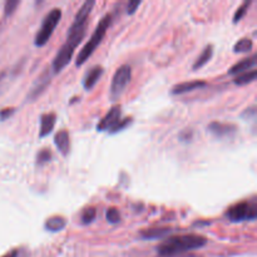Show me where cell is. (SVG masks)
Listing matches in <instances>:
<instances>
[{
    "instance_id": "cell-17",
    "label": "cell",
    "mask_w": 257,
    "mask_h": 257,
    "mask_svg": "<svg viewBox=\"0 0 257 257\" xmlns=\"http://www.w3.org/2000/svg\"><path fill=\"white\" fill-rule=\"evenodd\" d=\"M168 227H157V228H150V230H143L141 232V237L146 238V240H155V238H162L168 235L170 232Z\"/></svg>"
},
{
    "instance_id": "cell-22",
    "label": "cell",
    "mask_w": 257,
    "mask_h": 257,
    "mask_svg": "<svg viewBox=\"0 0 257 257\" xmlns=\"http://www.w3.org/2000/svg\"><path fill=\"white\" fill-rule=\"evenodd\" d=\"M52 152H50V150H47V148H44V150L40 151L39 153H38L37 156V165L38 166H43L45 165V163L50 162L52 161Z\"/></svg>"
},
{
    "instance_id": "cell-25",
    "label": "cell",
    "mask_w": 257,
    "mask_h": 257,
    "mask_svg": "<svg viewBox=\"0 0 257 257\" xmlns=\"http://www.w3.org/2000/svg\"><path fill=\"white\" fill-rule=\"evenodd\" d=\"M18 5H19V2H18V0H8V2L5 3V7H4L5 15H7V17L12 15L13 13L15 12V9L18 8Z\"/></svg>"
},
{
    "instance_id": "cell-28",
    "label": "cell",
    "mask_w": 257,
    "mask_h": 257,
    "mask_svg": "<svg viewBox=\"0 0 257 257\" xmlns=\"http://www.w3.org/2000/svg\"><path fill=\"white\" fill-rule=\"evenodd\" d=\"M14 112H15L14 108H4V109L0 110V119L2 120L8 119L9 117H12Z\"/></svg>"
},
{
    "instance_id": "cell-5",
    "label": "cell",
    "mask_w": 257,
    "mask_h": 257,
    "mask_svg": "<svg viewBox=\"0 0 257 257\" xmlns=\"http://www.w3.org/2000/svg\"><path fill=\"white\" fill-rule=\"evenodd\" d=\"M226 216L232 222L252 221L257 217V205L255 201H242L231 206L226 212Z\"/></svg>"
},
{
    "instance_id": "cell-7",
    "label": "cell",
    "mask_w": 257,
    "mask_h": 257,
    "mask_svg": "<svg viewBox=\"0 0 257 257\" xmlns=\"http://www.w3.org/2000/svg\"><path fill=\"white\" fill-rule=\"evenodd\" d=\"M75 48L73 45L68 44V43H64L63 47L60 48L58 54L55 55L54 60H53V64H52V70L53 73H59L62 72L63 68L70 62L73 57V53H74Z\"/></svg>"
},
{
    "instance_id": "cell-21",
    "label": "cell",
    "mask_w": 257,
    "mask_h": 257,
    "mask_svg": "<svg viewBox=\"0 0 257 257\" xmlns=\"http://www.w3.org/2000/svg\"><path fill=\"white\" fill-rule=\"evenodd\" d=\"M95 216H97V210L94 207H87L82 212V216H80V220H82L83 225H89L94 221Z\"/></svg>"
},
{
    "instance_id": "cell-18",
    "label": "cell",
    "mask_w": 257,
    "mask_h": 257,
    "mask_svg": "<svg viewBox=\"0 0 257 257\" xmlns=\"http://www.w3.org/2000/svg\"><path fill=\"white\" fill-rule=\"evenodd\" d=\"M212 55H213V47L212 45H207V47L202 50V53L200 54V57L196 59L192 69L197 70V69H200V68H202L206 63L210 62V59L212 58Z\"/></svg>"
},
{
    "instance_id": "cell-24",
    "label": "cell",
    "mask_w": 257,
    "mask_h": 257,
    "mask_svg": "<svg viewBox=\"0 0 257 257\" xmlns=\"http://www.w3.org/2000/svg\"><path fill=\"white\" fill-rule=\"evenodd\" d=\"M250 5H251V0H248V2H245L240 8H238L237 12H236L235 15H233V23H237L242 19V17L246 14V12H247V8L250 7Z\"/></svg>"
},
{
    "instance_id": "cell-12",
    "label": "cell",
    "mask_w": 257,
    "mask_h": 257,
    "mask_svg": "<svg viewBox=\"0 0 257 257\" xmlns=\"http://www.w3.org/2000/svg\"><path fill=\"white\" fill-rule=\"evenodd\" d=\"M55 146H57L58 150L60 151L63 156H67L70 151V137L68 131L62 130L55 135L54 137Z\"/></svg>"
},
{
    "instance_id": "cell-16",
    "label": "cell",
    "mask_w": 257,
    "mask_h": 257,
    "mask_svg": "<svg viewBox=\"0 0 257 257\" xmlns=\"http://www.w3.org/2000/svg\"><path fill=\"white\" fill-rule=\"evenodd\" d=\"M67 225V221H65L64 217L62 216H53V217H49L47 221H45V228L50 232H58V231L63 230Z\"/></svg>"
},
{
    "instance_id": "cell-19",
    "label": "cell",
    "mask_w": 257,
    "mask_h": 257,
    "mask_svg": "<svg viewBox=\"0 0 257 257\" xmlns=\"http://www.w3.org/2000/svg\"><path fill=\"white\" fill-rule=\"evenodd\" d=\"M256 77H257L256 70H248V72L241 73L240 75H237L233 82H235V84L237 85H245V84H248V83H252L253 80L256 79Z\"/></svg>"
},
{
    "instance_id": "cell-14",
    "label": "cell",
    "mask_w": 257,
    "mask_h": 257,
    "mask_svg": "<svg viewBox=\"0 0 257 257\" xmlns=\"http://www.w3.org/2000/svg\"><path fill=\"white\" fill-rule=\"evenodd\" d=\"M55 120H57V115L54 113H45L40 117V137H45V136L52 132L53 128H54Z\"/></svg>"
},
{
    "instance_id": "cell-27",
    "label": "cell",
    "mask_w": 257,
    "mask_h": 257,
    "mask_svg": "<svg viewBox=\"0 0 257 257\" xmlns=\"http://www.w3.org/2000/svg\"><path fill=\"white\" fill-rule=\"evenodd\" d=\"M140 5H141L140 0H131V2L128 3V5H127V13H128V14H130V15L135 14L136 10L138 9V7H140Z\"/></svg>"
},
{
    "instance_id": "cell-13",
    "label": "cell",
    "mask_w": 257,
    "mask_h": 257,
    "mask_svg": "<svg viewBox=\"0 0 257 257\" xmlns=\"http://www.w3.org/2000/svg\"><path fill=\"white\" fill-rule=\"evenodd\" d=\"M256 65V54H252L251 57L245 58L241 62L236 63L232 68L230 69V74L235 75V74H241V73L248 72V70L252 69L253 67Z\"/></svg>"
},
{
    "instance_id": "cell-8",
    "label": "cell",
    "mask_w": 257,
    "mask_h": 257,
    "mask_svg": "<svg viewBox=\"0 0 257 257\" xmlns=\"http://www.w3.org/2000/svg\"><path fill=\"white\" fill-rule=\"evenodd\" d=\"M122 108H120V105H114V107H112L109 109V112L107 113V114L104 115V117L100 119V122L98 123L97 125V130L98 131H112L113 128L117 125V123L119 122L122 118H120V115H122Z\"/></svg>"
},
{
    "instance_id": "cell-20",
    "label": "cell",
    "mask_w": 257,
    "mask_h": 257,
    "mask_svg": "<svg viewBox=\"0 0 257 257\" xmlns=\"http://www.w3.org/2000/svg\"><path fill=\"white\" fill-rule=\"evenodd\" d=\"M253 44L248 38H242L241 40H238L237 43L235 44L233 47V52L235 53H246V52H250L252 49Z\"/></svg>"
},
{
    "instance_id": "cell-23",
    "label": "cell",
    "mask_w": 257,
    "mask_h": 257,
    "mask_svg": "<svg viewBox=\"0 0 257 257\" xmlns=\"http://www.w3.org/2000/svg\"><path fill=\"white\" fill-rule=\"evenodd\" d=\"M105 217L109 223H118L120 221V213L117 208L109 207L105 212Z\"/></svg>"
},
{
    "instance_id": "cell-3",
    "label": "cell",
    "mask_w": 257,
    "mask_h": 257,
    "mask_svg": "<svg viewBox=\"0 0 257 257\" xmlns=\"http://www.w3.org/2000/svg\"><path fill=\"white\" fill-rule=\"evenodd\" d=\"M110 22H112V15H110V14L104 15V17L100 19L99 24L97 25L95 30L93 32L90 39L88 40L87 44L83 47V49L80 50L79 54L77 55L75 65L80 67L82 64H84V63L87 62L88 58H89L90 55L94 53V50L97 49V47L100 44V42L103 40V38H104L105 33H107L108 28H109V25H110Z\"/></svg>"
},
{
    "instance_id": "cell-29",
    "label": "cell",
    "mask_w": 257,
    "mask_h": 257,
    "mask_svg": "<svg viewBox=\"0 0 257 257\" xmlns=\"http://www.w3.org/2000/svg\"><path fill=\"white\" fill-rule=\"evenodd\" d=\"M246 115H247V118L252 117V119H253V118L256 117V110H255V105H252V107H251V108H248V109H246V112L243 113V114H242V117H246Z\"/></svg>"
},
{
    "instance_id": "cell-15",
    "label": "cell",
    "mask_w": 257,
    "mask_h": 257,
    "mask_svg": "<svg viewBox=\"0 0 257 257\" xmlns=\"http://www.w3.org/2000/svg\"><path fill=\"white\" fill-rule=\"evenodd\" d=\"M49 82H50V74H49V72L45 69V72L43 73L39 78H38L37 82H35V84H34V87L32 88V92H30L29 98H32V99L37 98L38 95H39L40 93L45 89V87H47L48 83Z\"/></svg>"
},
{
    "instance_id": "cell-11",
    "label": "cell",
    "mask_w": 257,
    "mask_h": 257,
    "mask_svg": "<svg viewBox=\"0 0 257 257\" xmlns=\"http://www.w3.org/2000/svg\"><path fill=\"white\" fill-rule=\"evenodd\" d=\"M206 85L207 83L205 80H190V82L180 83L172 88V94H183V93L192 92V90L206 87Z\"/></svg>"
},
{
    "instance_id": "cell-26",
    "label": "cell",
    "mask_w": 257,
    "mask_h": 257,
    "mask_svg": "<svg viewBox=\"0 0 257 257\" xmlns=\"http://www.w3.org/2000/svg\"><path fill=\"white\" fill-rule=\"evenodd\" d=\"M131 120H132V118H125V119H120L119 122L117 123V125H115V127L113 128L112 131H110V133H117V132H119V131H122L123 128H125L128 124H130Z\"/></svg>"
},
{
    "instance_id": "cell-30",
    "label": "cell",
    "mask_w": 257,
    "mask_h": 257,
    "mask_svg": "<svg viewBox=\"0 0 257 257\" xmlns=\"http://www.w3.org/2000/svg\"><path fill=\"white\" fill-rule=\"evenodd\" d=\"M18 250H13L12 252H9V253H7V255L5 256H3V257H18Z\"/></svg>"
},
{
    "instance_id": "cell-9",
    "label": "cell",
    "mask_w": 257,
    "mask_h": 257,
    "mask_svg": "<svg viewBox=\"0 0 257 257\" xmlns=\"http://www.w3.org/2000/svg\"><path fill=\"white\" fill-rule=\"evenodd\" d=\"M208 131H210L215 137L227 138L235 135L237 128H236V125L231 124V123L212 122L210 123V125H208Z\"/></svg>"
},
{
    "instance_id": "cell-10",
    "label": "cell",
    "mask_w": 257,
    "mask_h": 257,
    "mask_svg": "<svg viewBox=\"0 0 257 257\" xmlns=\"http://www.w3.org/2000/svg\"><path fill=\"white\" fill-rule=\"evenodd\" d=\"M103 74V67L100 65H95V67L90 68L89 72L85 73L84 78H83V87L84 89L90 90L95 85V83L99 80V78Z\"/></svg>"
},
{
    "instance_id": "cell-1",
    "label": "cell",
    "mask_w": 257,
    "mask_h": 257,
    "mask_svg": "<svg viewBox=\"0 0 257 257\" xmlns=\"http://www.w3.org/2000/svg\"><path fill=\"white\" fill-rule=\"evenodd\" d=\"M207 243V238L201 235L188 233V235H177L168 237L157 247L160 257H176L191 250H197Z\"/></svg>"
},
{
    "instance_id": "cell-4",
    "label": "cell",
    "mask_w": 257,
    "mask_h": 257,
    "mask_svg": "<svg viewBox=\"0 0 257 257\" xmlns=\"http://www.w3.org/2000/svg\"><path fill=\"white\" fill-rule=\"evenodd\" d=\"M60 18H62V10L59 8H54V9H52L48 13V15L43 20L39 32L35 35L34 44L37 47H43V45H45L49 42L53 32L57 28V25L59 24Z\"/></svg>"
},
{
    "instance_id": "cell-2",
    "label": "cell",
    "mask_w": 257,
    "mask_h": 257,
    "mask_svg": "<svg viewBox=\"0 0 257 257\" xmlns=\"http://www.w3.org/2000/svg\"><path fill=\"white\" fill-rule=\"evenodd\" d=\"M95 2L94 0H87L83 3L80 9L78 10L77 15H75L74 20H73L72 25L69 28V32L67 35V42L68 44L77 47L80 44L85 35V28L88 25V18H89L90 12H92L93 7H94Z\"/></svg>"
},
{
    "instance_id": "cell-6",
    "label": "cell",
    "mask_w": 257,
    "mask_h": 257,
    "mask_svg": "<svg viewBox=\"0 0 257 257\" xmlns=\"http://www.w3.org/2000/svg\"><path fill=\"white\" fill-rule=\"evenodd\" d=\"M132 78V69L128 64H123L115 70L110 83V99L117 100L124 92L125 87L130 84Z\"/></svg>"
}]
</instances>
